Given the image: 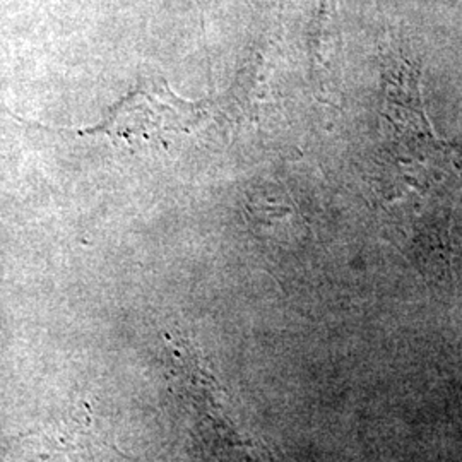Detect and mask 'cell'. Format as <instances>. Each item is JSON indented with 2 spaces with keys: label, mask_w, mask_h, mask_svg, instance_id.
Segmentation results:
<instances>
[{
  "label": "cell",
  "mask_w": 462,
  "mask_h": 462,
  "mask_svg": "<svg viewBox=\"0 0 462 462\" xmlns=\"http://www.w3.org/2000/svg\"><path fill=\"white\" fill-rule=\"evenodd\" d=\"M194 110L196 106L190 101L177 98L163 84L149 88V91L129 93L108 110L99 124L83 131L78 129V134H105L114 141L124 139L134 144L166 133H179L182 122H190L189 116H194Z\"/></svg>",
  "instance_id": "cell-1"
}]
</instances>
